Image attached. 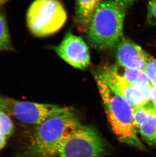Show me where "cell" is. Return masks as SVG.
<instances>
[{
	"label": "cell",
	"mask_w": 156,
	"mask_h": 157,
	"mask_svg": "<svg viewBox=\"0 0 156 157\" xmlns=\"http://www.w3.org/2000/svg\"><path fill=\"white\" fill-rule=\"evenodd\" d=\"M54 51L63 60L75 68L85 70L90 64L88 47L81 37L68 33Z\"/></svg>",
	"instance_id": "8"
},
{
	"label": "cell",
	"mask_w": 156,
	"mask_h": 157,
	"mask_svg": "<svg viewBox=\"0 0 156 157\" xmlns=\"http://www.w3.org/2000/svg\"><path fill=\"white\" fill-rule=\"evenodd\" d=\"M81 124L69 108L37 126L27 149L17 157H55L65 138Z\"/></svg>",
	"instance_id": "1"
},
{
	"label": "cell",
	"mask_w": 156,
	"mask_h": 157,
	"mask_svg": "<svg viewBox=\"0 0 156 157\" xmlns=\"http://www.w3.org/2000/svg\"><path fill=\"white\" fill-rule=\"evenodd\" d=\"M66 19V11L59 0H35L26 17L28 28L37 37H47L59 31Z\"/></svg>",
	"instance_id": "4"
},
{
	"label": "cell",
	"mask_w": 156,
	"mask_h": 157,
	"mask_svg": "<svg viewBox=\"0 0 156 157\" xmlns=\"http://www.w3.org/2000/svg\"><path fill=\"white\" fill-rule=\"evenodd\" d=\"M118 72L123 76L126 80L133 85L144 88L152 86V85L150 84L149 78L144 71L124 68L122 73H120L119 71Z\"/></svg>",
	"instance_id": "12"
},
{
	"label": "cell",
	"mask_w": 156,
	"mask_h": 157,
	"mask_svg": "<svg viewBox=\"0 0 156 157\" xmlns=\"http://www.w3.org/2000/svg\"><path fill=\"white\" fill-rule=\"evenodd\" d=\"M14 132V126L9 114L0 110V134L7 137Z\"/></svg>",
	"instance_id": "15"
},
{
	"label": "cell",
	"mask_w": 156,
	"mask_h": 157,
	"mask_svg": "<svg viewBox=\"0 0 156 157\" xmlns=\"http://www.w3.org/2000/svg\"><path fill=\"white\" fill-rule=\"evenodd\" d=\"M69 108L53 104L0 98V110L25 124L38 126L49 117Z\"/></svg>",
	"instance_id": "6"
},
{
	"label": "cell",
	"mask_w": 156,
	"mask_h": 157,
	"mask_svg": "<svg viewBox=\"0 0 156 157\" xmlns=\"http://www.w3.org/2000/svg\"><path fill=\"white\" fill-rule=\"evenodd\" d=\"M102 0H76V19L79 30L87 32L96 11Z\"/></svg>",
	"instance_id": "10"
},
{
	"label": "cell",
	"mask_w": 156,
	"mask_h": 157,
	"mask_svg": "<svg viewBox=\"0 0 156 157\" xmlns=\"http://www.w3.org/2000/svg\"><path fill=\"white\" fill-rule=\"evenodd\" d=\"M7 22L4 15L0 11V52L13 51Z\"/></svg>",
	"instance_id": "13"
},
{
	"label": "cell",
	"mask_w": 156,
	"mask_h": 157,
	"mask_svg": "<svg viewBox=\"0 0 156 157\" xmlns=\"http://www.w3.org/2000/svg\"><path fill=\"white\" fill-rule=\"evenodd\" d=\"M149 81L152 86L156 89V59H153L150 62L145 70Z\"/></svg>",
	"instance_id": "16"
},
{
	"label": "cell",
	"mask_w": 156,
	"mask_h": 157,
	"mask_svg": "<svg viewBox=\"0 0 156 157\" xmlns=\"http://www.w3.org/2000/svg\"><path fill=\"white\" fill-rule=\"evenodd\" d=\"M152 104V103H151ZM142 138L149 143H153L156 140V109L151 105L150 111L146 121L139 129Z\"/></svg>",
	"instance_id": "11"
},
{
	"label": "cell",
	"mask_w": 156,
	"mask_h": 157,
	"mask_svg": "<svg viewBox=\"0 0 156 157\" xmlns=\"http://www.w3.org/2000/svg\"><path fill=\"white\" fill-rule=\"evenodd\" d=\"M117 1L121 2V3H122L123 4L125 5V6L127 7L132 4L134 2H136L137 0H117Z\"/></svg>",
	"instance_id": "19"
},
{
	"label": "cell",
	"mask_w": 156,
	"mask_h": 157,
	"mask_svg": "<svg viewBox=\"0 0 156 157\" xmlns=\"http://www.w3.org/2000/svg\"><path fill=\"white\" fill-rule=\"evenodd\" d=\"M95 78L112 130L121 142L144 149L134 125L133 107L97 73Z\"/></svg>",
	"instance_id": "2"
},
{
	"label": "cell",
	"mask_w": 156,
	"mask_h": 157,
	"mask_svg": "<svg viewBox=\"0 0 156 157\" xmlns=\"http://www.w3.org/2000/svg\"><path fill=\"white\" fill-rule=\"evenodd\" d=\"M126 6L117 0L102 2L87 31L90 44L98 50L112 49L122 39Z\"/></svg>",
	"instance_id": "3"
},
{
	"label": "cell",
	"mask_w": 156,
	"mask_h": 157,
	"mask_svg": "<svg viewBox=\"0 0 156 157\" xmlns=\"http://www.w3.org/2000/svg\"><path fill=\"white\" fill-rule=\"evenodd\" d=\"M117 48V61L125 68L145 72L147 65L153 59L140 46L127 39H122Z\"/></svg>",
	"instance_id": "9"
},
{
	"label": "cell",
	"mask_w": 156,
	"mask_h": 157,
	"mask_svg": "<svg viewBox=\"0 0 156 157\" xmlns=\"http://www.w3.org/2000/svg\"><path fill=\"white\" fill-rule=\"evenodd\" d=\"M10 0H0V7L2 6H3V5L5 4V3H7Z\"/></svg>",
	"instance_id": "20"
},
{
	"label": "cell",
	"mask_w": 156,
	"mask_h": 157,
	"mask_svg": "<svg viewBox=\"0 0 156 157\" xmlns=\"http://www.w3.org/2000/svg\"><path fill=\"white\" fill-rule=\"evenodd\" d=\"M147 21L152 25H156V0H150L147 7Z\"/></svg>",
	"instance_id": "17"
},
{
	"label": "cell",
	"mask_w": 156,
	"mask_h": 157,
	"mask_svg": "<svg viewBox=\"0 0 156 157\" xmlns=\"http://www.w3.org/2000/svg\"><path fill=\"white\" fill-rule=\"evenodd\" d=\"M151 105L152 104L150 102L147 105L133 108V120L134 125L137 130L147 119Z\"/></svg>",
	"instance_id": "14"
},
{
	"label": "cell",
	"mask_w": 156,
	"mask_h": 157,
	"mask_svg": "<svg viewBox=\"0 0 156 157\" xmlns=\"http://www.w3.org/2000/svg\"><path fill=\"white\" fill-rule=\"evenodd\" d=\"M112 89L124 97L133 108L147 105L150 101V87H141L125 79L113 66L97 73Z\"/></svg>",
	"instance_id": "7"
},
{
	"label": "cell",
	"mask_w": 156,
	"mask_h": 157,
	"mask_svg": "<svg viewBox=\"0 0 156 157\" xmlns=\"http://www.w3.org/2000/svg\"><path fill=\"white\" fill-rule=\"evenodd\" d=\"M106 151L103 139L89 126L81 124L61 142L58 157H102Z\"/></svg>",
	"instance_id": "5"
},
{
	"label": "cell",
	"mask_w": 156,
	"mask_h": 157,
	"mask_svg": "<svg viewBox=\"0 0 156 157\" xmlns=\"http://www.w3.org/2000/svg\"><path fill=\"white\" fill-rule=\"evenodd\" d=\"M155 143H156V140H155Z\"/></svg>",
	"instance_id": "21"
},
{
	"label": "cell",
	"mask_w": 156,
	"mask_h": 157,
	"mask_svg": "<svg viewBox=\"0 0 156 157\" xmlns=\"http://www.w3.org/2000/svg\"><path fill=\"white\" fill-rule=\"evenodd\" d=\"M150 102L156 109V89L153 86L150 88Z\"/></svg>",
	"instance_id": "18"
}]
</instances>
